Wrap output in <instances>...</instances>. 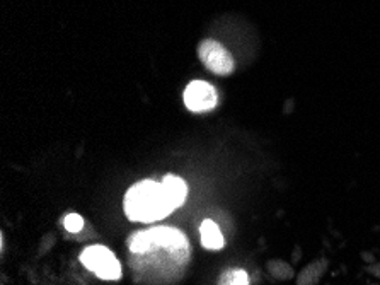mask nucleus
I'll return each mask as SVG.
<instances>
[{"label":"nucleus","instance_id":"8","mask_svg":"<svg viewBox=\"0 0 380 285\" xmlns=\"http://www.w3.org/2000/svg\"><path fill=\"white\" fill-rule=\"evenodd\" d=\"M327 268L326 260H315L311 265H307L297 277V285H318L323 279L324 272Z\"/></svg>","mask_w":380,"mask_h":285},{"label":"nucleus","instance_id":"7","mask_svg":"<svg viewBox=\"0 0 380 285\" xmlns=\"http://www.w3.org/2000/svg\"><path fill=\"white\" fill-rule=\"evenodd\" d=\"M200 237L201 244L207 249H220L224 246V236L213 220H203V224L200 225Z\"/></svg>","mask_w":380,"mask_h":285},{"label":"nucleus","instance_id":"6","mask_svg":"<svg viewBox=\"0 0 380 285\" xmlns=\"http://www.w3.org/2000/svg\"><path fill=\"white\" fill-rule=\"evenodd\" d=\"M161 183L164 186L172 207L179 208L184 204L186 197H188V185L184 183V180H181L179 176H174V174H168Z\"/></svg>","mask_w":380,"mask_h":285},{"label":"nucleus","instance_id":"11","mask_svg":"<svg viewBox=\"0 0 380 285\" xmlns=\"http://www.w3.org/2000/svg\"><path fill=\"white\" fill-rule=\"evenodd\" d=\"M63 225L69 232H81L84 227V219H82L79 213H69V216L63 219Z\"/></svg>","mask_w":380,"mask_h":285},{"label":"nucleus","instance_id":"4","mask_svg":"<svg viewBox=\"0 0 380 285\" xmlns=\"http://www.w3.org/2000/svg\"><path fill=\"white\" fill-rule=\"evenodd\" d=\"M198 55L210 72L217 75H229L233 70V58L227 48L215 39H205L198 46Z\"/></svg>","mask_w":380,"mask_h":285},{"label":"nucleus","instance_id":"12","mask_svg":"<svg viewBox=\"0 0 380 285\" xmlns=\"http://www.w3.org/2000/svg\"><path fill=\"white\" fill-rule=\"evenodd\" d=\"M367 270L370 272L374 277H379V279H380V263L379 265H372V267H368Z\"/></svg>","mask_w":380,"mask_h":285},{"label":"nucleus","instance_id":"2","mask_svg":"<svg viewBox=\"0 0 380 285\" xmlns=\"http://www.w3.org/2000/svg\"><path fill=\"white\" fill-rule=\"evenodd\" d=\"M123 207H125V213L130 220L145 224L157 223V220L168 217L172 211H176L162 183L152 180L133 185L126 192Z\"/></svg>","mask_w":380,"mask_h":285},{"label":"nucleus","instance_id":"1","mask_svg":"<svg viewBox=\"0 0 380 285\" xmlns=\"http://www.w3.org/2000/svg\"><path fill=\"white\" fill-rule=\"evenodd\" d=\"M130 265L137 280L149 285L177 282L189 261V243L179 229L152 227L128 239Z\"/></svg>","mask_w":380,"mask_h":285},{"label":"nucleus","instance_id":"3","mask_svg":"<svg viewBox=\"0 0 380 285\" xmlns=\"http://www.w3.org/2000/svg\"><path fill=\"white\" fill-rule=\"evenodd\" d=\"M82 265L96 273L99 279L102 280H118L121 279V265L116 260V256L109 251L106 246H90L82 251L81 255Z\"/></svg>","mask_w":380,"mask_h":285},{"label":"nucleus","instance_id":"5","mask_svg":"<svg viewBox=\"0 0 380 285\" xmlns=\"http://www.w3.org/2000/svg\"><path fill=\"white\" fill-rule=\"evenodd\" d=\"M217 91L215 87L205 81L189 82L184 89V105L189 112L203 113L210 112L217 106Z\"/></svg>","mask_w":380,"mask_h":285},{"label":"nucleus","instance_id":"9","mask_svg":"<svg viewBox=\"0 0 380 285\" xmlns=\"http://www.w3.org/2000/svg\"><path fill=\"white\" fill-rule=\"evenodd\" d=\"M219 285H249L247 273L240 268H233V270H227L220 275Z\"/></svg>","mask_w":380,"mask_h":285},{"label":"nucleus","instance_id":"10","mask_svg":"<svg viewBox=\"0 0 380 285\" xmlns=\"http://www.w3.org/2000/svg\"><path fill=\"white\" fill-rule=\"evenodd\" d=\"M268 272H270L276 280L294 279V275H295L290 265L283 263V261H280V260L270 261V263H268Z\"/></svg>","mask_w":380,"mask_h":285}]
</instances>
